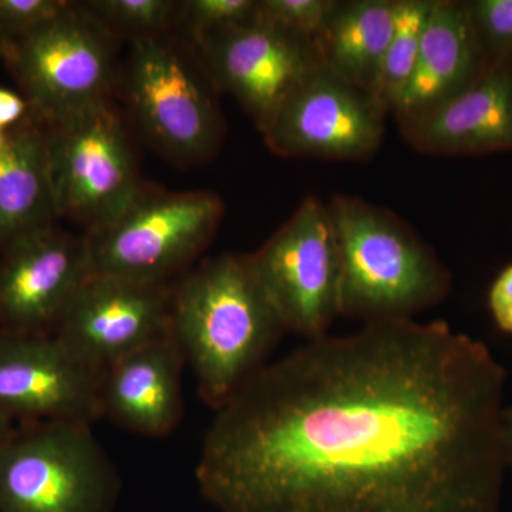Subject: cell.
Wrapping results in <instances>:
<instances>
[{
    "instance_id": "obj_14",
    "label": "cell",
    "mask_w": 512,
    "mask_h": 512,
    "mask_svg": "<svg viewBox=\"0 0 512 512\" xmlns=\"http://www.w3.org/2000/svg\"><path fill=\"white\" fill-rule=\"evenodd\" d=\"M173 285L90 274L55 335L104 373L123 357L170 335Z\"/></svg>"
},
{
    "instance_id": "obj_21",
    "label": "cell",
    "mask_w": 512,
    "mask_h": 512,
    "mask_svg": "<svg viewBox=\"0 0 512 512\" xmlns=\"http://www.w3.org/2000/svg\"><path fill=\"white\" fill-rule=\"evenodd\" d=\"M117 39H153L170 35L180 2L173 0H92L80 2Z\"/></svg>"
},
{
    "instance_id": "obj_4",
    "label": "cell",
    "mask_w": 512,
    "mask_h": 512,
    "mask_svg": "<svg viewBox=\"0 0 512 512\" xmlns=\"http://www.w3.org/2000/svg\"><path fill=\"white\" fill-rule=\"evenodd\" d=\"M224 214L215 192H171L144 183L117 217L84 232L90 272L173 284L171 279L210 245Z\"/></svg>"
},
{
    "instance_id": "obj_23",
    "label": "cell",
    "mask_w": 512,
    "mask_h": 512,
    "mask_svg": "<svg viewBox=\"0 0 512 512\" xmlns=\"http://www.w3.org/2000/svg\"><path fill=\"white\" fill-rule=\"evenodd\" d=\"M487 66L512 63V0L464 2Z\"/></svg>"
},
{
    "instance_id": "obj_15",
    "label": "cell",
    "mask_w": 512,
    "mask_h": 512,
    "mask_svg": "<svg viewBox=\"0 0 512 512\" xmlns=\"http://www.w3.org/2000/svg\"><path fill=\"white\" fill-rule=\"evenodd\" d=\"M399 128L406 143L426 156H480L512 150V63L487 67L456 99Z\"/></svg>"
},
{
    "instance_id": "obj_10",
    "label": "cell",
    "mask_w": 512,
    "mask_h": 512,
    "mask_svg": "<svg viewBox=\"0 0 512 512\" xmlns=\"http://www.w3.org/2000/svg\"><path fill=\"white\" fill-rule=\"evenodd\" d=\"M387 114L373 94L320 64L261 134L275 156L365 163L382 146Z\"/></svg>"
},
{
    "instance_id": "obj_1",
    "label": "cell",
    "mask_w": 512,
    "mask_h": 512,
    "mask_svg": "<svg viewBox=\"0 0 512 512\" xmlns=\"http://www.w3.org/2000/svg\"><path fill=\"white\" fill-rule=\"evenodd\" d=\"M505 379L444 320L308 340L215 410L198 487L220 512H503Z\"/></svg>"
},
{
    "instance_id": "obj_20",
    "label": "cell",
    "mask_w": 512,
    "mask_h": 512,
    "mask_svg": "<svg viewBox=\"0 0 512 512\" xmlns=\"http://www.w3.org/2000/svg\"><path fill=\"white\" fill-rule=\"evenodd\" d=\"M436 3L437 0H396L393 33L373 93L389 114L412 76Z\"/></svg>"
},
{
    "instance_id": "obj_8",
    "label": "cell",
    "mask_w": 512,
    "mask_h": 512,
    "mask_svg": "<svg viewBox=\"0 0 512 512\" xmlns=\"http://www.w3.org/2000/svg\"><path fill=\"white\" fill-rule=\"evenodd\" d=\"M248 255L286 330L308 340L329 335L340 316L342 264L326 202L308 195L291 218Z\"/></svg>"
},
{
    "instance_id": "obj_12",
    "label": "cell",
    "mask_w": 512,
    "mask_h": 512,
    "mask_svg": "<svg viewBox=\"0 0 512 512\" xmlns=\"http://www.w3.org/2000/svg\"><path fill=\"white\" fill-rule=\"evenodd\" d=\"M90 274L83 235L57 224L0 252V332L55 335Z\"/></svg>"
},
{
    "instance_id": "obj_28",
    "label": "cell",
    "mask_w": 512,
    "mask_h": 512,
    "mask_svg": "<svg viewBox=\"0 0 512 512\" xmlns=\"http://www.w3.org/2000/svg\"><path fill=\"white\" fill-rule=\"evenodd\" d=\"M500 441L505 468L512 470V406H505L501 414Z\"/></svg>"
},
{
    "instance_id": "obj_22",
    "label": "cell",
    "mask_w": 512,
    "mask_h": 512,
    "mask_svg": "<svg viewBox=\"0 0 512 512\" xmlns=\"http://www.w3.org/2000/svg\"><path fill=\"white\" fill-rule=\"evenodd\" d=\"M258 19L259 0H188L181 2L177 16L191 47L205 37Z\"/></svg>"
},
{
    "instance_id": "obj_18",
    "label": "cell",
    "mask_w": 512,
    "mask_h": 512,
    "mask_svg": "<svg viewBox=\"0 0 512 512\" xmlns=\"http://www.w3.org/2000/svg\"><path fill=\"white\" fill-rule=\"evenodd\" d=\"M57 218L47 127L30 113L8 131L0 153V252L23 235L56 224Z\"/></svg>"
},
{
    "instance_id": "obj_19",
    "label": "cell",
    "mask_w": 512,
    "mask_h": 512,
    "mask_svg": "<svg viewBox=\"0 0 512 512\" xmlns=\"http://www.w3.org/2000/svg\"><path fill=\"white\" fill-rule=\"evenodd\" d=\"M396 0H336L318 36L313 39L320 63L346 82L370 94L394 26Z\"/></svg>"
},
{
    "instance_id": "obj_7",
    "label": "cell",
    "mask_w": 512,
    "mask_h": 512,
    "mask_svg": "<svg viewBox=\"0 0 512 512\" xmlns=\"http://www.w3.org/2000/svg\"><path fill=\"white\" fill-rule=\"evenodd\" d=\"M121 77L128 109L160 153L192 164L217 151L224 124L215 89L191 47L170 35L137 40Z\"/></svg>"
},
{
    "instance_id": "obj_2",
    "label": "cell",
    "mask_w": 512,
    "mask_h": 512,
    "mask_svg": "<svg viewBox=\"0 0 512 512\" xmlns=\"http://www.w3.org/2000/svg\"><path fill=\"white\" fill-rule=\"evenodd\" d=\"M171 332L201 399L218 410L266 365L286 329L249 255L222 254L173 285Z\"/></svg>"
},
{
    "instance_id": "obj_30",
    "label": "cell",
    "mask_w": 512,
    "mask_h": 512,
    "mask_svg": "<svg viewBox=\"0 0 512 512\" xmlns=\"http://www.w3.org/2000/svg\"><path fill=\"white\" fill-rule=\"evenodd\" d=\"M6 140H8V131L0 128V153H2L3 148L6 146Z\"/></svg>"
},
{
    "instance_id": "obj_13",
    "label": "cell",
    "mask_w": 512,
    "mask_h": 512,
    "mask_svg": "<svg viewBox=\"0 0 512 512\" xmlns=\"http://www.w3.org/2000/svg\"><path fill=\"white\" fill-rule=\"evenodd\" d=\"M103 375L56 335L0 332V414L13 423L93 424Z\"/></svg>"
},
{
    "instance_id": "obj_6",
    "label": "cell",
    "mask_w": 512,
    "mask_h": 512,
    "mask_svg": "<svg viewBox=\"0 0 512 512\" xmlns=\"http://www.w3.org/2000/svg\"><path fill=\"white\" fill-rule=\"evenodd\" d=\"M119 39L72 2L62 15L5 47L3 60L30 113L57 123L110 103Z\"/></svg>"
},
{
    "instance_id": "obj_25",
    "label": "cell",
    "mask_w": 512,
    "mask_h": 512,
    "mask_svg": "<svg viewBox=\"0 0 512 512\" xmlns=\"http://www.w3.org/2000/svg\"><path fill=\"white\" fill-rule=\"evenodd\" d=\"M66 0H0V42L3 46L29 35L62 15Z\"/></svg>"
},
{
    "instance_id": "obj_5",
    "label": "cell",
    "mask_w": 512,
    "mask_h": 512,
    "mask_svg": "<svg viewBox=\"0 0 512 512\" xmlns=\"http://www.w3.org/2000/svg\"><path fill=\"white\" fill-rule=\"evenodd\" d=\"M120 490L92 424H20L0 447V512H113Z\"/></svg>"
},
{
    "instance_id": "obj_11",
    "label": "cell",
    "mask_w": 512,
    "mask_h": 512,
    "mask_svg": "<svg viewBox=\"0 0 512 512\" xmlns=\"http://www.w3.org/2000/svg\"><path fill=\"white\" fill-rule=\"evenodd\" d=\"M215 90L231 94L259 133L282 103L319 67L315 43L259 18L191 47Z\"/></svg>"
},
{
    "instance_id": "obj_16",
    "label": "cell",
    "mask_w": 512,
    "mask_h": 512,
    "mask_svg": "<svg viewBox=\"0 0 512 512\" xmlns=\"http://www.w3.org/2000/svg\"><path fill=\"white\" fill-rule=\"evenodd\" d=\"M185 359L173 332L104 372L101 417L146 437L168 436L183 419Z\"/></svg>"
},
{
    "instance_id": "obj_3",
    "label": "cell",
    "mask_w": 512,
    "mask_h": 512,
    "mask_svg": "<svg viewBox=\"0 0 512 512\" xmlns=\"http://www.w3.org/2000/svg\"><path fill=\"white\" fill-rule=\"evenodd\" d=\"M326 207L342 264L340 316L413 319L447 298L453 276L409 222L356 195L335 194Z\"/></svg>"
},
{
    "instance_id": "obj_9",
    "label": "cell",
    "mask_w": 512,
    "mask_h": 512,
    "mask_svg": "<svg viewBox=\"0 0 512 512\" xmlns=\"http://www.w3.org/2000/svg\"><path fill=\"white\" fill-rule=\"evenodd\" d=\"M46 127L59 218L87 231L117 217L144 183L126 128L111 103Z\"/></svg>"
},
{
    "instance_id": "obj_17",
    "label": "cell",
    "mask_w": 512,
    "mask_h": 512,
    "mask_svg": "<svg viewBox=\"0 0 512 512\" xmlns=\"http://www.w3.org/2000/svg\"><path fill=\"white\" fill-rule=\"evenodd\" d=\"M487 67L464 2L437 0L412 76L394 104V119L403 124L456 99Z\"/></svg>"
},
{
    "instance_id": "obj_27",
    "label": "cell",
    "mask_w": 512,
    "mask_h": 512,
    "mask_svg": "<svg viewBox=\"0 0 512 512\" xmlns=\"http://www.w3.org/2000/svg\"><path fill=\"white\" fill-rule=\"evenodd\" d=\"M29 116V103L22 93L0 86V128L5 131L12 130Z\"/></svg>"
},
{
    "instance_id": "obj_29",
    "label": "cell",
    "mask_w": 512,
    "mask_h": 512,
    "mask_svg": "<svg viewBox=\"0 0 512 512\" xmlns=\"http://www.w3.org/2000/svg\"><path fill=\"white\" fill-rule=\"evenodd\" d=\"M15 423L12 420H9L8 417L2 416L0 414V447L5 444V441L9 439L10 434L15 430Z\"/></svg>"
},
{
    "instance_id": "obj_24",
    "label": "cell",
    "mask_w": 512,
    "mask_h": 512,
    "mask_svg": "<svg viewBox=\"0 0 512 512\" xmlns=\"http://www.w3.org/2000/svg\"><path fill=\"white\" fill-rule=\"evenodd\" d=\"M335 6L336 0H259V18L313 42Z\"/></svg>"
},
{
    "instance_id": "obj_31",
    "label": "cell",
    "mask_w": 512,
    "mask_h": 512,
    "mask_svg": "<svg viewBox=\"0 0 512 512\" xmlns=\"http://www.w3.org/2000/svg\"><path fill=\"white\" fill-rule=\"evenodd\" d=\"M3 56H5V46L0 42V60H3Z\"/></svg>"
},
{
    "instance_id": "obj_26",
    "label": "cell",
    "mask_w": 512,
    "mask_h": 512,
    "mask_svg": "<svg viewBox=\"0 0 512 512\" xmlns=\"http://www.w3.org/2000/svg\"><path fill=\"white\" fill-rule=\"evenodd\" d=\"M488 308L497 328L512 335V264L505 266L491 284Z\"/></svg>"
}]
</instances>
